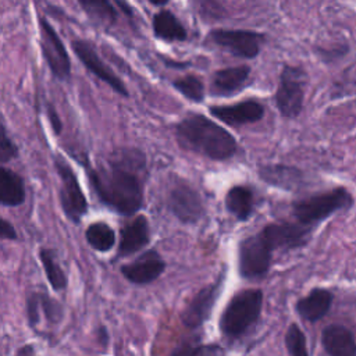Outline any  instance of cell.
Listing matches in <instances>:
<instances>
[{"instance_id":"obj_34","label":"cell","mask_w":356,"mask_h":356,"mask_svg":"<svg viewBox=\"0 0 356 356\" xmlns=\"http://www.w3.org/2000/svg\"><path fill=\"white\" fill-rule=\"evenodd\" d=\"M0 238L1 239H8V241H14L17 239V231L13 227V224H10L7 220H4L3 217H0Z\"/></svg>"},{"instance_id":"obj_19","label":"cell","mask_w":356,"mask_h":356,"mask_svg":"<svg viewBox=\"0 0 356 356\" xmlns=\"http://www.w3.org/2000/svg\"><path fill=\"white\" fill-rule=\"evenodd\" d=\"M332 303V293L323 288H314L307 296L296 303V312L307 321H316L324 317Z\"/></svg>"},{"instance_id":"obj_11","label":"cell","mask_w":356,"mask_h":356,"mask_svg":"<svg viewBox=\"0 0 356 356\" xmlns=\"http://www.w3.org/2000/svg\"><path fill=\"white\" fill-rule=\"evenodd\" d=\"M172 213L182 222H195L203 214V204L199 193L188 184H177L168 196Z\"/></svg>"},{"instance_id":"obj_26","label":"cell","mask_w":356,"mask_h":356,"mask_svg":"<svg viewBox=\"0 0 356 356\" xmlns=\"http://www.w3.org/2000/svg\"><path fill=\"white\" fill-rule=\"evenodd\" d=\"M39 257H40V261L43 264V268H44V273H46V277H47L50 285L57 291L64 289L67 286V277H65L63 268L60 267V264L57 263V260L54 257V252L50 249L42 248L39 250Z\"/></svg>"},{"instance_id":"obj_31","label":"cell","mask_w":356,"mask_h":356,"mask_svg":"<svg viewBox=\"0 0 356 356\" xmlns=\"http://www.w3.org/2000/svg\"><path fill=\"white\" fill-rule=\"evenodd\" d=\"M18 146L8 136L6 127L0 122V164L14 160L18 156Z\"/></svg>"},{"instance_id":"obj_32","label":"cell","mask_w":356,"mask_h":356,"mask_svg":"<svg viewBox=\"0 0 356 356\" xmlns=\"http://www.w3.org/2000/svg\"><path fill=\"white\" fill-rule=\"evenodd\" d=\"M196 6L199 8V13L204 15V18H220L222 14V8L216 0H197Z\"/></svg>"},{"instance_id":"obj_27","label":"cell","mask_w":356,"mask_h":356,"mask_svg":"<svg viewBox=\"0 0 356 356\" xmlns=\"http://www.w3.org/2000/svg\"><path fill=\"white\" fill-rule=\"evenodd\" d=\"M172 85L179 93H182L189 100L202 102L204 97V86H203L202 81L195 75H186V76L177 78L172 82Z\"/></svg>"},{"instance_id":"obj_22","label":"cell","mask_w":356,"mask_h":356,"mask_svg":"<svg viewBox=\"0 0 356 356\" xmlns=\"http://www.w3.org/2000/svg\"><path fill=\"white\" fill-rule=\"evenodd\" d=\"M153 32L163 40H185L186 29L179 19L167 10H161L153 17Z\"/></svg>"},{"instance_id":"obj_3","label":"cell","mask_w":356,"mask_h":356,"mask_svg":"<svg viewBox=\"0 0 356 356\" xmlns=\"http://www.w3.org/2000/svg\"><path fill=\"white\" fill-rule=\"evenodd\" d=\"M263 306V293L259 289H245L236 293L222 312L220 328L228 338L245 334L259 318Z\"/></svg>"},{"instance_id":"obj_9","label":"cell","mask_w":356,"mask_h":356,"mask_svg":"<svg viewBox=\"0 0 356 356\" xmlns=\"http://www.w3.org/2000/svg\"><path fill=\"white\" fill-rule=\"evenodd\" d=\"M71 47L75 53V56L79 58V61L83 64V67L92 72L96 78L106 82L114 92L118 95L128 97V89L125 88L124 82L114 74V71L100 58L97 54L95 46L83 39H74L71 42Z\"/></svg>"},{"instance_id":"obj_13","label":"cell","mask_w":356,"mask_h":356,"mask_svg":"<svg viewBox=\"0 0 356 356\" xmlns=\"http://www.w3.org/2000/svg\"><path fill=\"white\" fill-rule=\"evenodd\" d=\"M164 261L154 250H147L134 261L124 264L121 273L134 284H149L164 271Z\"/></svg>"},{"instance_id":"obj_5","label":"cell","mask_w":356,"mask_h":356,"mask_svg":"<svg viewBox=\"0 0 356 356\" xmlns=\"http://www.w3.org/2000/svg\"><path fill=\"white\" fill-rule=\"evenodd\" d=\"M54 167L60 178V203L64 214L78 224L88 211V200L79 181L68 163L60 156L54 160Z\"/></svg>"},{"instance_id":"obj_24","label":"cell","mask_w":356,"mask_h":356,"mask_svg":"<svg viewBox=\"0 0 356 356\" xmlns=\"http://www.w3.org/2000/svg\"><path fill=\"white\" fill-rule=\"evenodd\" d=\"M88 18L95 24L111 26L115 24L118 14L110 0H76Z\"/></svg>"},{"instance_id":"obj_35","label":"cell","mask_w":356,"mask_h":356,"mask_svg":"<svg viewBox=\"0 0 356 356\" xmlns=\"http://www.w3.org/2000/svg\"><path fill=\"white\" fill-rule=\"evenodd\" d=\"M47 117H49V121H50V124H51L53 131H54L56 134H60V132H61V121H60V117H58L56 108H54L51 104L47 106Z\"/></svg>"},{"instance_id":"obj_15","label":"cell","mask_w":356,"mask_h":356,"mask_svg":"<svg viewBox=\"0 0 356 356\" xmlns=\"http://www.w3.org/2000/svg\"><path fill=\"white\" fill-rule=\"evenodd\" d=\"M210 113L228 125H243L261 120L264 107L259 102L245 100L228 106H213Z\"/></svg>"},{"instance_id":"obj_10","label":"cell","mask_w":356,"mask_h":356,"mask_svg":"<svg viewBox=\"0 0 356 356\" xmlns=\"http://www.w3.org/2000/svg\"><path fill=\"white\" fill-rule=\"evenodd\" d=\"M210 39L242 58H253L260 53L261 36L252 31L216 29L210 32Z\"/></svg>"},{"instance_id":"obj_2","label":"cell","mask_w":356,"mask_h":356,"mask_svg":"<svg viewBox=\"0 0 356 356\" xmlns=\"http://www.w3.org/2000/svg\"><path fill=\"white\" fill-rule=\"evenodd\" d=\"M177 138L182 147L213 160H227L236 152L235 138L202 114H193L177 125Z\"/></svg>"},{"instance_id":"obj_4","label":"cell","mask_w":356,"mask_h":356,"mask_svg":"<svg viewBox=\"0 0 356 356\" xmlns=\"http://www.w3.org/2000/svg\"><path fill=\"white\" fill-rule=\"evenodd\" d=\"M352 195L345 188H335L332 191L318 193L293 203V216L303 225L318 222L338 210L346 209L352 204Z\"/></svg>"},{"instance_id":"obj_36","label":"cell","mask_w":356,"mask_h":356,"mask_svg":"<svg viewBox=\"0 0 356 356\" xmlns=\"http://www.w3.org/2000/svg\"><path fill=\"white\" fill-rule=\"evenodd\" d=\"M15 356H35V352H33V348L31 345H25V346L18 349Z\"/></svg>"},{"instance_id":"obj_25","label":"cell","mask_w":356,"mask_h":356,"mask_svg":"<svg viewBox=\"0 0 356 356\" xmlns=\"http://www.w3.org/2000/svg\"><path fill=\"white\" fill-rule=\"evenodd\" d=\"M85 236H86L88 243L95 250H99V252H107L115 243V234H114L113 228L103 221H96V222L90 224L86 228Z\"/></svg>"},{"instance_id":"obj_6","label":"cell","mask_w":356,"mask_h":356,"mask_svg":"<svg viewBox=\"0 0 356 356\" xmlns=\"http://www.w3.org/2000/svg\"><path fill=\"white\" fill-rule=\"evenodd\" d=\"M306 74L302 68L295 65H285L282 68L278 89L275 93V103L280 113L286 118H295L303 108Z\"/></svg>"},{"instance_id":"obj_33","label":"cell","mask_w":356,"mask_h":356,"mask_svg":"<svg viewBox=\"0 0 356 356\" xmlns=\"http://www.w3.org/2000/svg\"><path fill=\"white\" fill-rule=\"evenodd\" d=\"M26 312H28V320L31 323V325H35L39 323V317H40V309H39V298H38V292H33L26 302Z\"/></svg>"},{"instance_id":"obj_1","label":"cell","mask_w":356,"mask_h":356,"mask_svg":"<svg viewBox=\"0 0 356 356\" xmlns=\"http://www.w3.org/2000/svg\"><path fill=\"white\" fill-rule=\"evenodd\" d=\"M145 156L136 149H120L106 164L88 171L99 200L122 216L136 213L143 203Z\"/></svg>"},{"instance_id":"obj_17","label":"cell","mask_w":356,"mask_h":356,"mask_svg":"<svg viewBox=\"0 0 356 356\" xmlns=\"http://www.w3.org/2000/svg\"><path fill=\"white\" fill-rule=\"evenodd\" d=\"M321 342L330 356H356L353 334L343 325L332 324L324 328Z\"/></svg>"},{"instance_id":"obj_7","label":"cell","mask_w":356,"mask_h":356,"mask_svg":"<svg viewBox=\"0 0 356 356\" xmlns=\"http://www.w3.org/2000/svg\"><path fill=\"white\" fill-rule=\"evenodd\" d=\"M39 33L42 54L51 74L60 81L68 79L71 75V58L58 33L44 17H39Z\"/></svg>"},{"instance_id":"obj_23","label":"cell","mask_w":356,"mask_h":356,"mask_svg":"<svg viewBox=\"0 0 356 356\" xmlns=\"http://www.w3.org/2000/svg\"><path fill=\"white\" fill-rule=\"evenodd\" d=\"M225 206L238 220H246L253 210V195L246 186H232L225 196Z\"/></svg>"},{"instance_id":"obj_28","label":"cell","mask_w":356,"mask_h":356,"mask_svg":"<svg viewBox=\"0 0 356 356\" xmlns=\"http://www.w3.org/2000/svg\"><path fill=\"white\" fill-rule=\"evenodd\" d=\"M286 349L289 356H309L306 348V338L296 324H291L285 335Z\"/></svg>"},{"instance_id":"obj_12","label":"cell","mask_w":356,"mask_h":356,"mask_svg":"<svg viewBox=\"0 0 356 356\" xmlns=\"http://www.w3.org/2000/svg\"><path fill=\"white\" fill-rule=\"evenodd\" d=\"M264 241L268 243L271 250L274 249H289L305 245L309 234V228L303 224L292 222H277L267 225L261 232Z\"/></svg>"},{"instance_id":"obj_20","label":"cell","mask_w":356,"mask_h":356,"mask_svg":"<svg viewBox=\"0 0 356 356\" xmlns=\"http://www.w3.org/2000/svg\"><path fill=\"white\" fill-rule=\"evenodd\" d=\"M25 202V184L24 179L3 165H0V204L19 206Z\"/></svg>"},{"instance_id":"obj_29","label":"cell","mask_w":356,"mask_h":356,"mask_svg":"<svg viewBox=\"0 0 356 356\" xmlns=\"http://www.w3.org/2000/svg\"><path fill=\"white\" fill-rule=\"evenodd\" d=\"M171 356H224L222 348L218 345H200V346H181Z\"/></svg>"},{"instance_id":"obj_18","label":"cell","mask_w":356,"mask_h":356,"mask_svg":"<svg viewBox=\"0 0 356 356\" xmlns=\"http://www.w3.org/2000/svg\"><path fill=\"white\" fill-rule=\"evenodd\" d=\"M249 74H250V68L248 65H238V67L218 70L213 75L211 92L220 96L231 95L239 90L245 85Z\"/></svg>"},{"instance_id":"obj_16","label":"cell","mask_w":356,"mask_h":356,"mask_svg":"<svg viewBox=\"0 0 356 356\" xmlns=\"http://www.w3.org/2000/svg\"><path fill=\"white\" fill-rule=\"evenodd\" d=\"M149 242V222L145 216H138L121 229L118 256H129Z\"/></svg>"},{"instance_id":"obj_14","label":"cell","mask_w":356,"mask_h":356,"mask_svg":"<svg viewBox=\"0 0 356 356\" xmlns=\"http://www.w3.org/2000/svg\"><path fill=\"white\" fill-rule=\"evenodd\" d=\"M221 288V280L209 286L200 289L193 299L188 303V306L182 312V323L189 328H196L206 318H209L211 309L214 306L216 298Z\"/></svg>"},{"instance_id":"obj_21","label":"cell","mask_w":356,"mask_h":356,"mask_svg":"<svg viewBox=\"0 0 356 356\" xmlns=\"http://www.w3.org/2000/svg\"><path fill=\"white\" fill-rule=\"evenodd\" d=\"M259 174L270 185L284 189H295L302 182V172L298 168L282 164L263 165L260 167Z\"/></svg>"},{"instance_id":"obj_8","label":"cell","mask_w":356,"mask_h":356,"mask_svg":"<svg viewBox=\"0 0 356 356\" xmlns=\"http://www.w3.org/2000/svg\"><path fill=\"white\" fill-rule=\"evenodd\" d=\"M271 261V248L259 232L239 243V273L245 278L263 277Z\"/></svg>"},{"instance_id":"obj_37","label":"cell","mask_w":356,"mask_h":356,"mask_svg":"<svg viewBox=\"0 0 356 356\" xmlns=\"http://www.w3.org/2000/svg\"><path fill=\"white\" fill-rule=\"evenodd\" d=\"M152 4H154V6H164V4H167L170 0H149Z\"/></svg>"},{"instance_id":"obj_30","label":"cell","mask_w":356,"mask_h":356,"mask_svg":"<svg viewBox=\"0 0 356 356\" xmlns=\"http://www.w3.org/2000/svg\"><path fill=\"white\" fill-rule=\"evenodd\" d=\"M38 298H39V309L40 312L44 313L46 318L51 323L60 321L63 317V306L46 293H38Z\"/></svg>"}]
</instances>
